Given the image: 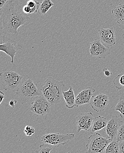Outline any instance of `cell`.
I'll list each match as a JSON object with an SVG mask.
<instances>
[{
  "label": "cell",
  "instance_id": "obj_1",
  "mask_svg": "<svg viewBox=\"0 0 124 153\" xmlns=\"http://www.w3.org/2000/svg\"><path fill=\"white\" fill-rule=\"evenodd\" d=\"M0 16L2 33L15 36L18 35V28L27 26L31 20L16 0H9L0 9Z\"/></svg>",
  "mask_w": 124,
  "mask_h": 153
},
{
  "label": "cell",
  "instance_id": "obj_2",
  "mask_svg": "<svg viewBox=\"0 0 124 153\" xmlns=\"http://www.w3.org/2000/svg\"><path fill=\"white\" fill-rule=\"evenodd\" d=\"M64 86L63 81H58L49 76L41 87L42 95L52 105H55L61 101Z\"/></svg>",
  "mask_w": 124,
  "mask_h": 153
},
{
  "label": "cell",
  "instance_id": "obj_3",
  "mask_svg": "<svg viewBox=\"0 0 124 153\" xmlns=\"http://www.w3.org/2000/svg\"><path fill=\"white\" fill-rule=\"evenodd\" d=\"M16 94L18 96L20 102L25 104L33 98L42 95V91L38 88L35 83L30 78L24 79L16 91Z\"/></svg>",
  "mask_w": 124,
  "mask_h": 153
},
{
  "label": "cell",
  "instance_id": "obj_4",
  "mask_svg": "<svg viewBox=\"0 0 124 153\" xmlns=\"http://www.w3.org/2000/svg\"><path fill=\"white\" fill-rule=\"evenodd\" d=\"M0 79L4 89L16 92L23 81L24 76L9 70H3L0 73Z\"/></svg>",
  "mask_w": 124,
  "mask_h": 153
},
{
  "label": "cell",
  "instance_id": "obj_5",
  "mask_svg": "<svg viewBox=\"0 0 124 153\" xmlns=\"http://www.w3.org/2000/svg\"><path fill=\"white\" fill-rule=\"evenodd\" d=\"M110 138H105L98 132L92 134L86 145L87 153H105L106 147L112 141Z\"/></svg>",
  "mask_w": 124,
  "mask_h": 153
},
{
  "label": "cell",
  "instance_id": "obj_6",
  "mask_svg": "<svg viewBox=\"0 0 124 153\" xmlns=\"http://www.w3.org/2000/svg\"><path fill=\"white\" fill-rule=\"evenodd\" d=\"M75 137L74 134H61L60 133H51L45 134L41 137V141L44 144L59 147L65 145L72 140Z\"/></svg>",
  "mask_w": 124,
  "mask_h": 153
},
{
  "label": "cell",
  "instance_id": "obj_7",
  "mask_svg": "<svg viewBox=\"0 0 124 153\" xmlns=\"http://www.w3.org/2000/svg\"><path fill=\"white\" fill-rule=\"evenodd\" d=\"M51 106L50 103L42 94L36 97L31 103L30 110L36 116H44L49 113Z\"/></svg>",
  "mask_w": 124,
  "mask_h": 153
},
{
  "label": "cell",
  "instance_id": "obj_8",
  "mask_svg": "<svg viewBox=\"0 0 124 153\" xmlns=\"http://www.w3.org/2000/svg\"><path fill=\"white\" fill-rule=\"evenodd\" d=\"M23 46L16 41L11 39L8 37H4L0 44V51L5 53L11 58V63L14 62V58L17 51L22 50Z\"/></svg>",
  "mask_w": 124,
  "mask_h": 153
},
{
  "label": "cell",
  "instance_id": "obj_9",
  "mask_svg": "<svg viewBox=\"0 0 124 153\" xmlns=\"http://www.w3.org/2000/svg\"><path fill=\"white\" fill-rule=\"evenodd\" d=\"M90 53L91 56L105 58L111 54L110 47L106 46L100 39H95L90 43Z\"/></svg>",
  "mask_w": 124,
  "mask_h": 153
},
{
  "label": "cell",
  "instance_id": "obj_10",
  "mask_svg": "<svg viewBox=\"0 0 124 153\" xmlns=\"http://www.w3.org/2000/svg\"><path fill=\"white\" fill-rule=\"evenodd\" d=\"M91 112L81 113L76 117L77 129L78 133L81 130L90 131L94 120Z\"/></svg>",
  "mask_w": 124,
  "mask_h": 153
},
{
  "label": "cell",
  "instance_id": "obj_11",
  "mask_svg": "<svg viewBox=\"0 0 124 153\" xmlns=\"http://www.w3.org/2000/svg\"><path fill=\"white\" fill-rule=\"evenodd\" d=\"M109 103L108 96L105 94L100 93L92 97L89 104L94 111L99 113L105 110Z\"/></svg>",
  "mask_w": 124,
  "mask_h": 153
},
{
  "label": "cell",
  "instance_id": "obj_12",
  "mask_svg": "<svg viewBox=\"0 0 124 153\" xmlns=\"http://www.w3.org/2000/svg\"><path fill=\"white\" fill-rule=\"evenodd\" d=\"M100 40L103 44L111 47L116 44L115 31L114 27L105 29L101 28L99 30Z\"/></svg>",
  "mask_w": 124,
  "mask_h": 153
},
{
  "label": "cell",
  "instance_id": "obj_13",
  "mask_svg": "<svg viewBox=\"0 0 124 153\" xmlns=\"http://www.w3.org/2000/svg\"><path fill=\"white\" fill-rule=\"evenodd\" d=\"M122 121L118 116L114 115L108 121L106 127V133L108 138L112 140H116L118 130Z\"/></svg>",
  "mask_w": 124,
  "mask_h": 153
},
{
  "label": "cell",
  "instance_id": "obj_14",
  "mask_svg": "<svg viewBox=\"0 0 124 153\" xmlns=\"http://www.w3.org/2000/svg\"><path fill=\"white\" fill-rule=\"evenodd\" d=\"M95 89L92 87H88L78 94L75 99V107H78L83 105L89 104L93 94L95 92Z\"/></svg>",
  "mask_w": 124,
  "mask_h": 153
},
{
  "label": "cell",
  "instance_id": "obj_15",
  "mask_svg": "<svg viewBox=\"0 0 124 153\" xmlns=\"http://www.w3.org/2000/svg\"><path fill=\"white\" fill-rule=\"evenodd\" d=\"M108 121L106 118L99 116L94 118L91 128L90 133L92 134L106 128Z\"/></svg>",
  "mask_w": 124,
  "mask_h": 153
},
{
  "label": "cell",
  "instance_id": "obj_16",
  "mask_svg": "<svg viewBox=\"0 0 124 153\" xmlns=\"http://www.w3.org/2000/svg\"><path fill=\"white\" fill-rule=\"evenodd\" d=\"M63 97L66 102V105L69 109L75 107V99L73 88L70 86L69 89L66 91L63 92Z\"/></svg>",
  "mask_w": 124,
  "mask_h": 153
},
{
  "label": "cell",
  "instance_id": "obj_17",
  "mask_svg": "<svg viewBox=\"0 0 124 153\" xmlns=\"http://www.w3.org/2000/svg\"><path fill=\"white\" fill-rule=\"evenodd\" d=\"M113 17L119 25H124V4H120L112 10Z\"/></svg>",
  "mask_w": 124,
  "mask_h": 153
},
{
  "label": "cell",
  "instance_id": "obj_18",
  "mask_svg": "<svg viewBox=\"0 0 124 153\" xmlns=\"http://www.w3.org/2000/svg\"><path fill=\"white\" fill-rule=\"evenodd\" d=\"M54 5L51 0H40L38 13L41 15H44Z\"/></svg>",
  "mask_w": 124,
  "mask_h": 153
},
{
  "label": "cell",
  "instance_id": "obj_19",
  "mask_svg": "<svg viewBox=\"0 0 124 153\" xmlns=\"http://www.w3.org/2000/svg\"><path fill=\"white\" fill-rule=\"evenodd\" d=\"M104 153H120L119 142L117 140H112L106 147Z\"/></svg>",
  "mask_w": 124,
  "mask_h": 153
},
{
  "label": "cell",
  "instance_id": "obj_20",
  "mask_svg": "<svg viewBox=\"0 0 124 153\" xmlns=\"http://www.w3.org/2000/svg\"><path fill=\"white\" fill-rule=\"evenodd\" d=\"M114 87L117 90H120L124 87V72L117 75L113 80Z\"/></svg>",
  "mask_w": 124,
  "mask_h": 153
},
{
  "label": "cell",
  "instance_id": "obj_21",
  "mask_svg": "<svg viewBox=\"0 0 124 153\" xmlns=\"http://www.w3.org/2000/svg\"><path fill=\"white\" fill-rule=\"evenodd\" d=\"M27 4L31 8L30 14L36 13H38L39 8L40 2L35 0H29Z\"/></svg>",
  "mask_w": 124,
  "mask_h": 153
},
{
  "label": "cell",
  "instance_id": "obj_22",
  "mask_svg": "<svg viewBox=\"0 0 124 153\" xmlns=\"http://www.w3.org/2000/svg\"><path fill=\"white\" fill-rule=\"evenodd\" d=\"M116 111L120 112V116L124 118V98H121L115 107Z\"/></svg>",
  "mask_w": 124,
  "mask_h": 153
},
{
  "label": "cell",
  "instance_id": "obj_23",
  "mask_svg": "<svg viewBox=\"0 0 124 153\" xmlns=\"http://www.w3.org/2000/svg\"><path fill=\"white\" fill-rule=\"evenodd\" d=\"M116 140L118 142L124 141V121H122L118 130Z\"/></svg>",
  "mask_w": 124,
  "mask_h": 153
},
{
  "label": "cell",
  "instance_id": "obj_24",
  "mask_svg": "<svg viewBox=\"0 0 124 153\" xmlns=\"http://www.w3.org/2000/svg\"><path fill=\"white\" fill-rule=\"evenodd\" d=\"M48 144H44L41 145L40 146L39 149L37 150L35 152L37 153H50L51 151L52 150V148L48 146Z\"/></svg>",
  "mask_w": 124,
  "mask_h": 153
},
{
  "label": "cell",
  "instance_id": "obj_25",
  "mask_svg": "<svg viewBox=\"0 0 124 153\" xmlns=\"http://www.w3.org/2000/svg\"><path fill=\"white\" fill-rule=\"evenodd\" d=\"M24 132L27 136H32L35 134V130L34 128L31 126H26L25 127Z\"/></svg>",
  "mask_w": 124,
  "mask_h": 153
},
{
  "label": "cell",
  "instance_id": "obj_26",
  "mask_svg": "<svg viewBox=\"0 0 124 153\" xmlns=\"http://www.w3.org/2000/svg\"><path fill=\"white\" fill-rule=\"evenodd\" d=\"M23 10L24 13L27 14H29L31 12V8L26 4L23 7Z\"/></svg>",
  "mask_w": 124,
  "mask_h": 153
},
{
  "label": "cell",
  "instance_id": "obj_27",
  "mask_svg": "<svg viewBox=\"0 0 124 153\" xmlns=\"http://www.w3.org/2000/svg\"><path fill=\"white\" fill-rule=\"evenodd\" d=\"M120 153H124V141L119 142Z\"/></svg>",
  "mask_w": 124,
  "mask_h": 153
},
{
  "label": "cell",
  "instance_id": "obj_28",
  "mask_svg": "<svg viewBox=\"0 0 124 153\" xmlns=\"http://www.w3.org/2000/svg\"><path fill=\"white\" fill-rule=\"evenodd\" d=\"M103 72H104V75L106 77L110 76H111V72L107 68H103Z\"/></svg>",
  "mask_w": 124,
  "mask_h": 153
},
{
  "label": "cell",
  "instance_id": "obj_29",
  "mask_svg": "<svg viewBox=\"0 0 124 153\" xmlns=\"http://www.w3.org/2000/svg\"><path fill=\"white\" fill-rule=\"evenodd\" d=\"M17 102V100H12L9 102V105L10 106H11V107H13V108H14L15 105L16 104V103Z\"/></svg>",
  "mask_w": 124,
  "mask_h": 153
},
{
  "label": "cell",
  "instance_id": "obj_30",
  "mask_svg": "<svg viewBox=\"0 0 124 153\" xmlns=\"http://www.w3.org/2000/svg\"><path fill=\"white\" fill-rule=\"evenodd\" d=\"M5 98V94L2 91H0V104H1L3 100Z\"/></svg>",
  "mask_w": 124,
  "mask_h": 153
},
{
  "label": "cell",
  "instance_id": "obj_31",
  "mask_svg": "<svg viewBox=\"0 0 124 153\" xmlns=\"http://www.w3.org/2000/svg\"><path fill=\"white\" fill-rule=\"evenodd\" d=\"M9 1V0H0V9H1Z\"/></svg>",
  "mask_w": 124,
  "mask_h": 153
}]
</instances>
